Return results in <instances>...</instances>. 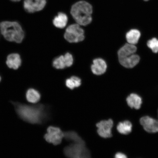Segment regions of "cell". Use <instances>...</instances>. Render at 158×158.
I'll return each mask as SVG.
<instances>
[{
    "instance_id": "cell-12",
    "label": "cell",
    "mask_w": 158,
    "mask_h": 158,
    "mask_svg": "<svg viewBox=\"0 0 158 158\" xmlns=\"http://www.w3.org/2000/svg\"><path fill=\"white\" fill-rule=\"evenodd\" d=\"M93 64L92 65L91 70L94 74L101 75L106 72L107 69V65L103 59L97 58L93 60Z\"/></svg>"
},
{
    "instance_id": "cell-6",
    "label": "cell",
    "mask_w": 158,
    "mask_h": 158,
    "mask_svg": "<svg viewBox=\"0 0 158 158\" xmlns=\"http://www.w3.org/2000/svg\"><path fill=\"white\" fill-rule=\"evenodd\" d=\"M64 137V133L58 127L49 126L47 129V133L44 138L46 141L55 145L60 144Z\"/></svg>"
},
{
    "instance_id": "cell-15",
    "label": "cell",
    "mask_w": 158,
    "mask_h": 158,
    "mask_svg": "<svg viewBox=\"0 0 158 158\" xmlns=\"http://www.w3.org/2000/svg\"><path fill=\"white\" fill-rule=\"evenodd\" d=\"M20 56L17 53H13L8 56L6 63L8 67L10 69L17 70L21 64Z\"/></svg>"
},
{
    "instance_id": "cell-13",
    "label": "cell",
    "mask_w": 158,
    "mask_h": 158,
    "mask_svg": "<svg viewBox=\"0 0 158 158\" xmlns=\"http://www.w3.org/2000/svg\"><path fill=\"white\" fill-rule=\"evenodd\" d=\"M120 64L127 68H132L139 62L140 57L137 55L133 54L124 58L118 59Z\"/></svg>"
},
{
    "instance_id": "cell-10",
    "label": "cell",
    "mask_w": 158,
    "mask_h": 158,
    "mask_svg": "<svg viewBox=\"0 0 158 158\" xmlns=\"http://www.w3.org/2000/svg\"><path fill=\"white\" fill-rule=\"evenodd\" d=\"M72 55L67 53L64 55H61L55 58L53 62V66L55 68L62 69L72 66L73 63Z\"/></svg>"
},
{
    "instance_id": "cell-3",
    "label": "cell",
    "mask_w": 158,
    "mask_h": 158,
    "mask_svg": "<svg viewBox=\"0 0 158 158\" xmlns=\"http://www.w3.org/2000/svg\"><path fill=\"white\" fill-rule=\"evenodd\" d=\"M0 31L7 40L20 43L25 37L21 25L17 22L4 21L0 23Z\"/></svg>"
},
{
    "instance_id": "cell-25",
    "label": "cell",
    "mask_w": 158,
    "mask_h": 158,
    "mask_svg": "<svg viewBox=\"0 0 158 158\" xmlns=\"http://www.w3.org/2000/svg\"><path fill=\"white\" fill-rule=\"evenodd\" d=\"M1 80H2L1 77V76H0V82L1 81Z\"/></svg>"
},
{
    "instance_id": "cell-19",
    "label": "cell",
    "mask_w": 158,
    "mask_h": 158,
    "mask_svg": "<svg viewBox=\"0 0 158 158\" xmlns=\"http://www.w3.org/2000/svg\"><path fill=\"white\" fill-rule=\"evenodd\" d=\"M141 36V33L138 30L131 29L127 33L126 38L128 43L135 45L137 44Z\"/></svg>"
},
{
    "instance_id": "cell-18",
    "label": "cell",
    "mask_w": 158,
    "mask_h": 158,
    "mask_svg": "<svg viewBox=\"0 0 158 158\" xmlns=\"http://www.w3.org/2000/svg\"><path fill=\"white\" fill-rule=\"evenodd\" d=\"M68 22V17L65 14L59 13L53 20V24L58 28H64Z\"/></svg>"
},
{
    "instance_id": "cell-9",
    "label": "cell",
    "mask_w": 158,
    "mask_h": 158,
    "mask_svg": "<svg viewBox=\"0 0 158 158\" xmlns=\"http://www.w3.org/2000/svg\"><path fill=\"white\" fill-rule=\"evenodd\" d=\"M46 3V0H24L23 7L27 12L32 13L41 11Z\"/></svg>"
},
{
    "instance_id": "cell-26",
    "label": "cell",
    "mask_w": 158,
    "mask_h": 158,
    "mask_svg": "<svg viewBox=\"0 0 158 158\" xmlns=\"http://www.w3.org/2000/svg\"><path fill=\"white\" fill-rule=\"evenodd\" d=\"M144 1H149V0H144Z\"/></svg>"
},
{
    "instance_id": "cell-8",
    "label": "cell",
    "mask_w": 158,
    "mask_h": 158,
    "mask_svg": "<svg viewBox=\"0 0 158 158\" xmlns=\"http://www.w3.org/2000/svg\"><path fill=\"white\" fill-rule=\"evenodd\" d=\"M114 125L113 120L111 118L103 120L96 124L97 132L101 137L108 138L112 137V129Z\"/></svg>"
},
{
    "instance_id": "cell-5",
    "label": "cell",
    "mask_w": 158,
    "mask_h": 158,
    "mask_svg": "<svg viewBox=\"0 0 158 158\" xmlns=\"http://www.w3.org/2000/svg\"><path fill=\"white\" fill-rule=\"evenodd\" d=\"M64 37L69 43L80 42L85 39L84 31L78 23L72 24L66 29Z\"/></svg>"
},
{
    "instance_id": "cell-20",
    "label": "cell",
    "mask_w": 158,
    "mask_h": 158,
    "mask_svg": "<svg viewBox=\"0 0 158 158\" xmlns=\"http://www.w3.org/2000/svg\"><path fill=\"white\" fill-rule=\"evenodd\" d=\"M65 139L72 143H85L84 141L82 139L76 132L74 131H69L64 133V137Z\"/></svg>"
},
{
    "instance_id": "cell-23",
    "label": "cell",
    "mask_w": 158,
    "mask_h": 158,
    "mask_svg": "<svg viewBox=\"0 0 158 158\" xmlns=\"http://www.w3.org/2000/svg\"><path fill=\"white\" fill-rule=\"evenodd\" d=\"M114 158H127V156L126 154L122 152H118L114 155Z\"/></svg>"
},
{
    "instance_id": "cell-21",
    "label": "cell",
    "mask_w": 158,
    "mask_h": 158,
    "mask_svg": "<svg viewBox=\"0 0 158 158\" xmlns=\"http://www.w3.org/2000/svg\"><path fill=\"white\" fill-rule=\"evenodd\" d=\"M81 85V80L77 76H72L71 78L67 79L66 81V85L67 87L70 89H74L75 88H78Z\"/></svg>"
},
{
    "instance_id": "cell-11",
    "label": "cell",
    "mask_w": 158,
    "mask_h": 158,
    "mask_svg": "<svg viewBox=\"0 0 158 158\" xmlns=\"http://www.w3.org/2000/svg\"><path fill=\"white\" fill-rule=\"evenodd\" d=\"M126 101L127 105L131 109L139 110L143 104L142 97L136 93H131L126 97Z\"/></svg>"
},
{
    "instance_id": "cell-17",
    "label": "cell",
    "mask_w": 158,
    "mask_h": 158,
    "mask_svg": "<svg viewBox=\"0 0 158 158\" xmlns=\"http://www.w3.org/2000/svg\"><path fill=\"white\" fill-rule=\"evenodd\" d=\"M41 97L40 93L35 89H29L26 93V98L27 101L31 103H37L40 100Z\"/></svg>"
},
{
    "instance_id": "cell-24",
    "label": "cell",
    "mask_w": 158,
    "mask_h": 158,
    "mask_svg": "<svg viewBox=\"0 0 158 158\" xmlns=\"http://www.w3.org/2000/svg\"><path fill=\"white\" fill-rule=\"evenodd\" d=\"M10 1L13 2H17L19 1L20 0H10Z\"/></svg>"
},
{
    "instance_id": "cell-16",
    "label": "cell",
    "mask_w": 158,
    "mask_h": 158,
    "mask_svg": "<svg viewBox=\"0 0 158 158\" xmlns=\"http://www.w3.org/2000/svg\"><path fill=\"white\" fill-rule=\"evenodd\" d=\"M137 50L135 45L127 43L120 48L118 52V58H121L134 54Z\"/></svg>"
},
{
    "instance_id": "cell-14",
    "label": "cell",
    "mask_w": 158,
    "mask_h": 158,
    "mask_svg": "<svg viewBox=\"0 0 158 158\" xmlns=\"http://www.w3.org/2000/svg\"><path fill=\"white\" fill-rule=\"evenodd\" d=\"M133 124L130 120L126 119L120 121L116 126V130L122 135H129L133 131Z\"/></svg>"
},
{
    "instance_id": "cell-27",
    "label": "cell",
    "mask_w": 158,
    "mask_h": 158,
    "mask_svg": "<svg viewBox=\"0 0 158 158\" xmlns=\"http://www.w3.org/2000/svg\"></svg>"
},
{
    "instance_id": "cell-2",
    "label": "cell",
    "mask_w": 158,
    "mask_h": 158,
    "mask_svg": "<svg viewBox=\"0 0 158 158\" xmlns=\"http://www.w3.org/2000/svg\"><path fill=\"white\" fill-rule=\"evenodd\" d=\"M92 12V6L85 1H79L74 4L70 11L75 21L80 26L87 25L91 23Z\"/></svg>"
},
{
    "instance_id": "cell-7",
    "label": "cell",
    "mask_w": 158,
    "mask_h": 158,
    "mask_svg": "<svg viewBox=\"0 0 158 158\" xmlns=\"http://www.w3.org/2000/svg\"><path fill=\"white\" fill-rule=\"evenodd\" d=\"M139 122L144 131L149 134L158 133V119L149 115L139 118Z\"/></svg>"
},
{
    "instance_id": "cell-1",
    "label": "cell",
    "mask_w": 158,
    "mask_h": 158,
    "mask_svg": "<svg viewBox=\"0 0 158 158\" xmlns=\"http://www.w3.org/2000/svg\"><path fill=\"white\" fill-rule=\"evenodd\" d=\"M19 117L32 124H42L48 119L49 111L47 106L42 104L28 105L19 102H11Z\"/></svg>"
},
{
    "instance_id": "cell-22",
    "label": "cell",
    "mask_w": 158,
    "mask_h": 158,
    "mask_svg": "<svg viewBox=\"0 0 158 158\" xmlns=\"http://www.w3.org/2000/svg\"><path fill=\"white\" fill-rule=\"evenodd\" d=\"M147 45L154 53L158 52V40L156 38H153L148 41Z\"/></svg>"
},
{
    "instance_id": "cell-4",
    "label": "cell",
    "mask_w": 158,
    "mask_h": 158,
    "mask_svg": "<svg viewBox=\"0 0 158 158\" xmlns=\"http://www.w3.org/2000/svg\"><path fill=\"white\" fill-rule=\"evenodd\" d=\"M64 152L67 157L85 158L90 157L89 151L85 147V143H72L64 148Z\"/></svg>"
}]
</instances>
